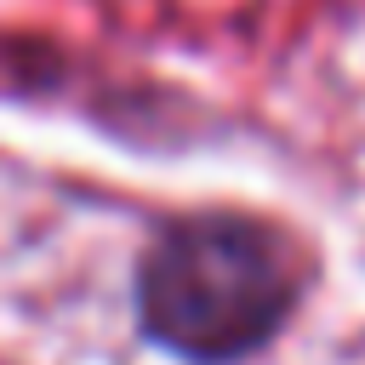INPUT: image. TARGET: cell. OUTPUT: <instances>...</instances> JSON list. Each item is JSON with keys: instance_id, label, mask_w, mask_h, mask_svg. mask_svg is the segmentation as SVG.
<instances>
[{"instance_id": "obj_1", "label": "cell", "mask_w": 365, "mask_h": 365, "mask_svg": "<svg viewBox=\"0 0 365 365\" xmlns=\"http://www.w3.org/2000/svg\"><path fill=\"white\" fill-rule=\"evenodd\" d=\"M297 245L240 211H194L160 228L137 262V325L194 365H234L268 348L302 297Z\"/></svg>"}]
</instances>
